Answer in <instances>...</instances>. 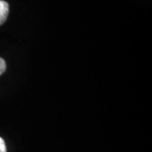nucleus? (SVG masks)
Wrapping results in <instances>:
<instances>
[{
    "label": "nucleus",
    "instance_id": "nucleus-2",
    "mask_svg": "<svg viewBox=\"0 0 152 152\" xmlns=\"http://www.w3.org/2000/svg\"><path fill=\"white\" fill-rule=\"evenodd\" d=\"M6 70V63L4 59L0 58V75H2Z\"/></svg>",
    "mask_w": 152,
    "mask_h": 152
},
{
    "label": "nucleus",
    "instance_id": "nucleus-1",
    "mask_svg": "<svg viewBox=\"0 0 152 152\" xmlns=\"http://www.w3.org/2000/svg\"><path fill=\"white\" fill-rule=\"evenodd\" d=\"M10 11L9 4L4 0H0V26L6 21Z\"/></svg>",
    "mask_w": 152,
    "mask_h": 152
},
{
    "label": "nucleus",
    "instance_id": "nucleus-3",
    "mask_svg": "<svg viewBox=\"0 0 152 152\" xmlns=\"http://www.w3.org/2000/svg\"><path fill=\"white\" fill-rule=\"evenodd\" d=\"M7 150H6V145H5V142L4 140L0 137V152H6Z\"/></svg>",
    "mask_w": 152,
    "mask_h": 152
}]
</instances>
